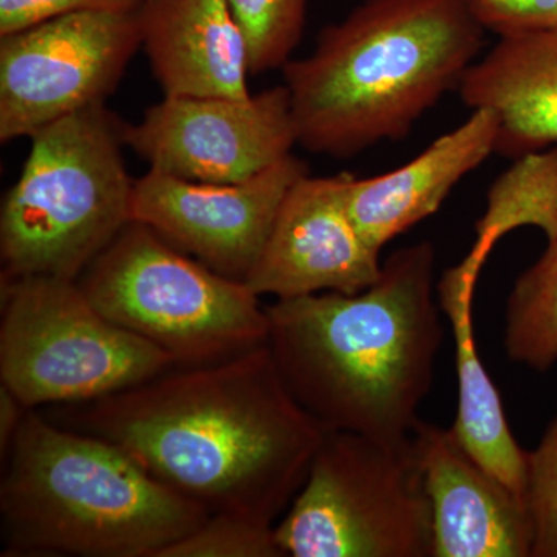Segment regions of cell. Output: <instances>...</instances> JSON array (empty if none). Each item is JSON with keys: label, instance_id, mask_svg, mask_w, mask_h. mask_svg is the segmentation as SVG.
<instances>
[{"label": "cell", "instance_id": "6da1fadb", "mask_svg": "<svg viewBox=\"0 0 557 557\" xmlns=\"http://www.w3.org/2000/svg\"><path fill=\"white\" fill-rule=\"evenodd\" d=\"M54 412L61 426L119 446L209 515L270 525L299 493L327 434L293 397L269 343Z\"/></svg>", "mask_w": 557, "mask_h": 557}, {"label": "cell", "instance_id": "8992f818", "mask_svg": "<svg viewBox=\"0 0 557 557\" xmlns=\"http://www.w3.org/2000/svg\"><path fill=\"white\" fill-rule=\"evenodd\" d=\"M110 321L172 355L178 368L212 364L269 343V314L234 281L131 220L78 277Z\"/></svg>", "mask_w": 557, "mask_h": 557}, {"label": "cell", "instance_id": "9c48e42d", "mask_svg": "<svg viewBox=\"0 0 557 557\" xmlns=\"http://www.w3.org/2000/svg\"><path fill=\"white\" fill-rule=\"evenodd\" d=\"M139 47L137 11H81L0 36V141L106 104Z\"/></svg>", "mask_w": 557, "mask_h": 557}, {"label": "cell", "instance_id": "277c9868", "mask_svg": "<svg viewBox=\"0 0 557 557\" xmlns=\"http://www.w3.org/2000/svg\"><path fill=\"white\" fill-rule=\"evenodd\" d=\"M2 557H160L209 518L112 443L28 409L0 485Z\"/></svg>", "mask_w": 557, "mask_h": 557}, {"label": "cell", "instance_id": "52a82bcc", "mask_svg": "<svg viewBox=\"0 0 557 557\" xmlns=\"http://www.w3.org/2000/svg\"><path fill=\"white\" fill-rule=\"evenodd\" d=\"M274 534L285 556L432 557V507L412 437L327 431Z\"/></svg>", "mask_w": 557, "mask_h": 557}, {"label": "cell", "instance_id": "ba28073f", "mask_svg": "<svg viewBox=\"0 0 557 557\" xmlns=\"http://www.w3.org/2000/svg\"><path fill=\"white\" fill-rule=\"evenodd\" d=\"M0 381L27 409L76 405L177 368L101 313L78 281L2 276Z\"/></svg>", "mask_w": 557, "mask_h": 557}, {"label": "cell", "instance_id": "ffe728a7", "mask_svg": "<svg viewBox=\"0 0 557 557\" xmlns=\"http://www.w3.org/2000/svg\"><path fill=\"white\" fill-rule=\"evenodd\" d=\"M248 51L251 75L284 69L302 39L309 0H228Z\"/></svg>", "mask_w": 557, "mask_h": 557}, {"label": "cell", "instance_id": "ac0fdd59", "mask_svg": "<svg viewBox=\"0 0 557 557\" xmlns=\"http://www.w3.org/2000/svg\"><path fill=\"white\" fill-rule=\"evenodd\" d=\"M522 226L544 231L548 244L557 240V146L516 159L494 182L478 240L461 262L479 273L497 242Z\"/></svg>", "mask_w": 557, "mask_h": 557}, {"label": "cell", "instance_id": "30bf717a", "mask_svg": "<svg viewBox=\"0 0 557 557\" xmlns=\"http://www.w3.org/2000/svg\"><path fill=\"white\" fill-rule=\"evenodd\" d=\"M123 138L152 170L205 183L255 177L298 145L285 84L245 100L164 97L138 123H124Z\"/></svg>", "mask_w": 557, "mask_h": 557}, {"label": "cell", "instance_id": "d4e9b609", "mask_svg": "<svg viewBox=\"0 0 557 557\" xmlns=\"http://www.w3.org/2000/svg\"><path fill=\"white\" fill-rule=\"evenodd\" d=\"M27 408L5 386L0 387V454L5 458L11 448Z\"/></svg>", "mask_w": 557, "mask_h": 557}, {"label": "cell", "instance_id": "5bb4252c", "mask_svg": "<svg viewBox=\"0 0 557 557\" xmlns=\"http://www.w3.org/2000/svg\"><path fill=\"white\" fill-rule=\"evenodd\" d=\"M137 17L164 97H251L247 44L228 0H141Z\"/></svg>", "mask_w": 557, "mask_h": 557}, {"label": "cell", "instance_id": "7402d4cb", "mask_svg": "<svg viewBox=\"0 0 557 557\" xmlns=\"http://www.w3.org/2000/svg\"><path fill=\"white\" fill-rule=\"evenodd\" d=\"M525 500L534 527L531 557H557V416L528 453Z\"/></svg>", "mask_w": 557, "mask_h": 557}, {"label": "cell", "instance_id": "cb8c5ba5", "mask_svg": "<svg viewBox=\"0 0 557 557\" xmlns=\"http://www.w3.org/2000/svg\"><path fill=\"white\" fill-rule=\"evenodd\" d=\"M141 0H0V36L81 11H137Z\"/></svg>", "mask_w": 557, "mask_h": 557}, {"label": "cell", "instance_id": "7a4b0ae2", "mask_svg": "<svg viewBox=\"0 0 557 557\" xmlns=\"http://www.w3.org/2000/svg\"><path fill=\"white\" fill-rule=\"evenodd\" d=\"M265 310L278 372L325 431L412 437L445 338L432 244L395 251L357 295L276 299Z\"/></svg>", "mask_w": 557, "mask_h": 557}, {"label": "cell", "instance_id": "e0dca14e", "mask_svg": "<svg viewBox=\"0 0 557 557\" xmlns=\"http://www.w3.org/2000/svg\"><path fill=\"white\" fill-rule=\"evenodd\" d=\"M478 282L458 263L437 285L440 307L456 339L458 410L450 429L475 461L525 498L528 453L511 434L500 395L475 347L472 298Z\"/></svg>", "mask_w": 557, "mask_h": 557}, {"label": "cell", "instance_id": "4fadbf2b", "mask_svg": "<svg viewBox=\"0 0 557 557\" xmlns=\"http://www.w3.org/2000/svg\"><path fill=\"white\" fill-rule=\"evenodd\" d=\"M432 507V557H530L527 500L486 471L453 429L420 421L412 434Z\"/></svg>", "mask_w": 557, "mask_h": 557}, {"label": "cell", "instance_id": "2e32d148", "mask_svg": "<svg viewBox=\"0 0 557 557\" xmlns=\"http://www.w3.org/2000/svg\"><path fill=\"white\" fill-rule=\"evenodd\" d=\"M461 101L496 113V152L520 159L557 146V27L500 38L465 73Z\"/></svg>", "mask_w": 557, "mask_h": 557}, {"label": "cell", "instance_id": "8fae6325", "mask_svg": "<svg viewBox=\"0 0 557 557\" xmlns=\"http://www.w3.org/2000/svg\"><path fill=\"white\" fill-rule=\"evenodd\" d=\"M309 166L289 153L237 183H205L152 170L135 180L131 219L234 281H247L282 200Z\"/></svg>", "mask_w": 557, "mask_h": 557}, {"label": "cell", "instance_id": "7c38bea8", "mask_svg": "<svg viewBox=\"0 0 557 557\" xmlns=\"http://www.w3.org/2000/svg\"><path fill=\"white\" fill-rule=\"evenodd\" d=\"M350 174L302 175L282 200L247 285L258 296L357 295L379 281L383 263L347 211Z\"/></svg>", "mask_w": 557, "mask_h": 557}, {"label": "cell", "instance_id": "5b68a950", "mask_svg": "<svg viewBox=\"0 0 557 557\" xmlns=\"http://www.w3.org/2000/svg\"><path fill=\"white\" fill-rule=\"evenodd\" d=\"M123 126L98 104L32 135L0 209L2 276L78 281L131 222L135 180L124 163Z\"/></svg>", "mask_w": 557, "mask_h": 557}, {"label": "cell", "instance_id": "d6986e66", "mask_svg": "<svg viewBox=\"0 0 557 557\" xmlns=\"http://www.w3.org/2000/svg\"><path fill=\"white\" fill-rule=\"evenodd\" d=\"M504 343L512 361L534 370L557 362V240L511 289Z\"/></svg>", "mask_w": 557, "mask_h": 557}, {"label": "cell", "instance_id": "9a60e30c", "mask_svg": "<svg viewBox=\"0 0 557 557\" xmlns=\"http://www.w3.org/2000/svg\"><path fill=\"white\" fill-rule=\"evenodd\" d=\"M498 119L487 109L435 139L398 170L347 183L348 214L375 251L434 214L465 175L496 152Z\"/></svg>", "mask_w": 557, "mask_h": 557}, {"label": "cell", "instance_id": "44dd1931", "mask_svg": "<svg viewBox=\"0 0 557 557\" xmlns=\"http://www.w3.org/2000/svg\"><path fill=\"white\" fill-rule=\"evenodd\" d=\"M274 527L245 516L209 515L188 536L164 549L160 557H278L285 556Z\"/></svg>", "mask_w": 557, "mask_h": 557}, {"label": "cell", "instance_id": "603a6c76", "mask_svg": "<svg viewBox=\"0 0 557 557\" xmlns=\"http://www.w3.org/2000/svg\"><path fill=\"white\" fill-rule=\"evenodd\" d=\"M472 17L498 38L557 27V0H465Z\"/></svg>", "mask_w": 557, "mask_h": 557}, {"label": "cell", "instance_id": "3957f363", "mask_svg": "<svg viewBox=\"0 0 557 557\" xmlns=\"http://www.w3.org/2000/svg\"><path fill=\"white\" fill-rule=\"evenodd\" d=\"M483 39L465 0H364L284 65L298 145L343 159L406 137L458 89Z\"/></svg>", "mask_w": 557, "mask_h": 557}]
</instances>
